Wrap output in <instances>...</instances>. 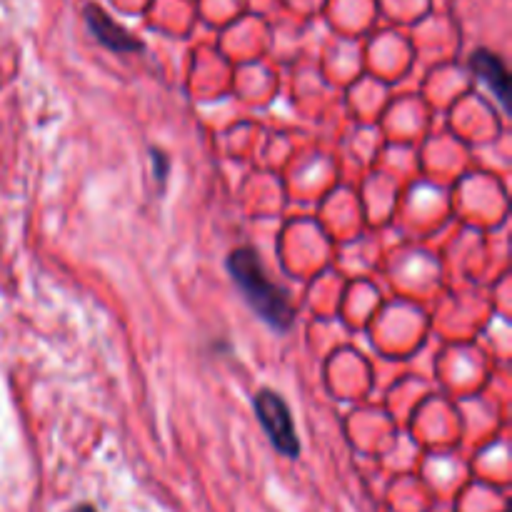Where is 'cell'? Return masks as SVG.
Wrapping results in <instances>:
<instances>
[{"label":"cell","instance_id":"3","mask_svg":"<svg viewBox=\"0 0 512 512\" xmlns=\"http://www.w3.org/2000/svg\"><path fill=\"white\" fill-rule=\"evenodd\" d=\"M85 23H88L93 38L108 50H113V53H133V50H140L138 40L123 25L115 23L100 5H85Z\"/></svg>","mask_w":512,"mask_h":512},{"label":"cell","instance_id":"5","mask_svg":"<svg viewBox=\"0 0 512 512\" xmlns=\"http://www.w3.org/2000/svg\"><path fill=\"white\" fill-rule=\"evenodd\" d=\"M73 512H98V510H95L93 505H78Z\"/></svg>","mask_w":512,"mask_h":512},{"label":"cell","instance_id":"4","mask_svg":"<svg viewBox=\"0 0 512 512\" xmlns=\"http://www.w3.org/2000/svg\"><path fill=\"white\" fill-rule=\"evenodd\" d=\"M470 68L475 70L480 80L493 90L495 98L500 103H508V93H510V78H508V70H505V63L498 58L495 53L490 50H478V53L470 58Z\"/></svg>","mask_w":512,"mask_h":512},{"label":"cell","instance_id":"1","mask_svg":"<svg viewBox=\"0 0 512 512\" xmlns=\"http://www.w3.org/2000/svg\"><path fill=\"white\" fill-rule=\"evenodd\" d=\"M230 278L245 295L250 308L275 330H288L293 325V305L288 295L268 278V273L260 265L255 250L238 248L228 255Z\"/></svg>","mask_w":512,"mask_h":512},{"label":"cell","instance_id":"2","mask_svg":"<svg viewBox=\"0 0 512 512\" xmlns=\"http://www.w3.org/2000/svg\"><path fill=\"white\" fill-rule=\"evenodd\" d=\"M253 408L273 448L285 458H298L300 443L298 435H295V423L288 403L273 390H260L253 400Z\"/></svg>","mask_w":512,"mask_h":512}]
</instances>
